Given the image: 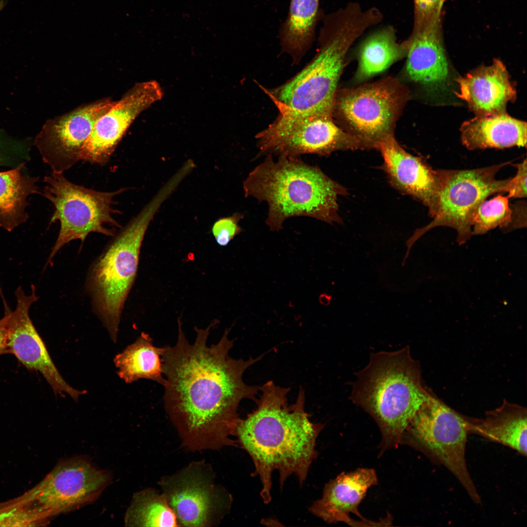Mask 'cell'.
Returning <instances> with one entry per match:
<instances>
[{"label":"cell","instance_id":"6da1fadb","mask_svg":"<svg viewBox=\"0 0 527 527\" xmlns=\"http://www.w3.org/2000/svg\"><path fill=\"white\" fill-rule=\"evenodd\" d=\"M178 323L174 346H166L162 355L165 376L164 407L185 449L191 451L220 450L237 445L234 436L240 419L238 409L245 399L257 400L260 386L243 381L245 371L262 359L247 360L229 356L233 340L226 329L219 343L207 345L214 322L206 328L195 327L191 344Z\"/></svg>","mask_w":527,"mask_h":527},{"label":"cell","instance_id":"4dcf8cb0","mask_svg":"<svg viewBox=\"0 0 527 527\" xmlns=\"http://www.w3.org/2000/svg\"><path fill=\"white\" fill-rule=\"evenodd\" d=\"M242 215L235 213L233 215L220 218L214 223L212 234L217 242L221 246H226L238 234L242 231L239 225Z\"/></svg>","mask_w":527,"mask_h":527},{"label":"cell","instance_id":"4fadbf2b","mask_svg":"<svg viewBox=\"0 0 527 527\" xmlns=\"http://www.w3.org/2000/svg\"><path fill=\"white\" fill-rule=\"evenodd\" d=\"M110 473L82 457L59 462L32 492L36 517L44 520L95 501L109 484Z\"/></svg>","mask_w":527,"mask_h":527},{"label":"cell","instance_id":"30bf717a","mask_svg":"<svg viewBox=\"0 0 527 527\" xmlns=\"http://www.w3.org/2000/svg\"><path fill=\"white\" fill-rule=\"evenodd\" d=\"M276 107V118L255 136L259 155L299 158L304 154L328 156L339 150L371 149L342 129L332 117Z\"/></svg>","mask_w":527,"mask_h":527},{"label":"cell","instance_id":"cb8c5ba5","mask_svg":"<svg viewBox=\"0 0 527 527\" xmlns=\"http://www.w3.org/2000/svg\"><path fill=\"white\" fill-rule=\"evenodd\" d=\"M24 167L0 172V227L8 232L28 220V198L41 195L38 185L39 177L25 173Z\"/></svg>","mask_w":527,"mask_h":527},{"label":"cell","instance_id":"f1b7e54d","mask_svg":"<svg viewBox=\"0 0 527 527\" xmlns=\"http://www.w3.org/2000/svg\"><path fill=\"white\" fill-rule=\"evenodd\" d=\"M32 144L30 138H16L0 130V167L25 166L31 160Z\"/></svg>","mask_w":527,"mask_h":527},{"label":"cell","instance_id":"8fae6325","mask_svg":"<svg viewBox=\"0 0 527 527\" xmlns=\"http://www.w3.org/2000/svg\"><path fill=\"white\" fill-rule=\"evenodd\" d=\"M510 162L465 170L437 169L441 182L437 211L433 220L416 229L407 240L405 263L414 243L427 231L437 226H447L457 233L461 245L472 236V221L479 205L489 196L506 192L510 178L498 180L496 175Z\"/></svg>","mask_w":527,"mask_h":527},{"label":"cell","instance_id":"52a82bcc","mask_svg":"<svg viewBox=\"0 0 527 527\" xmlns=\"http://www.w3.org/2000/svg\"><path fill=\"white\" fill-rule=\"evenodd\" d=\"M410 98L408 87L400 78L392 77L338 89L332 119L344 131L377 149L394 137L397 123Z\"/></svg>","mask_w":527,"mask_h":527},{"label":"cell","instance_id":"ba28073f","mask_svg":"<svg viewBox=\"0 0 527 527\" xmlns=\"http://www.w3.org/2000/svg\"><path fill=\"white\" fill-rule=\"evenodd\" d=\"M468 434L465 416L454 411L432 393L416 411L402 437L406 444L446 467L459 480L471 500L481 504L468 470L466 445Z\"/></svg>","mask_w":527,"mask_h":527},{"label":"cell","instance_id":"7402d4cb","mask_svg":"<svg viewBox=\"0 0 527 527\" xmlns=\"http://www.w3.org/2000/svg\"><path fill=\"white\" fill-rule=\"evenodd\" d=\"M468 433L482 436L527 456V408L504 400L484 418L465 416Z\"/></svg>","mask_w":527,"mask_h":527},{"label":"cell","instance_id":"277c9868","mask_svg":"<svg viewBox=\"0 0 527 527\" xmlns=\"http://www.w3.org/2000/svg\"><path fill=\"white\" fill-rule=\"evenodd\" d=\"M243 182L245 197L265 202L268 205L265 223L279 231L287 219L312 218L325 223H342L337 200L346 189L327 176L317 165L299 158L267 154Z\"/></svg>","mask_w":527,"mask_h":527},{"label":"cell","instance_id":"1f68e13d","mask_svg":"<svg viewBox=\"0 0 527 527\" xmlns=\"http://www.w3.org/2000/svg\"><path fill=\"white\" fill-rule=\"evenodd\" d=\"M527 160L514 164L517 172L514 177L510 178L507 187V196L509 198H524L527 197Z\"/></svg>","mask_w":527,"mask_h":527},{"label":"cell","instance_id":"836d02e7","mask_svg":"<svg viewBox=\"0 0 527 527\" xmlns=\"http://www.w3.org/2000/svg\"><path fill=\"white\" fill-rule=\"evenodd\" d=\"M6 4V1L5 0H0V13L4 8Z\"/></svg>","mask_w":527,"mask_h":527},{"label":"cell","instance_id":"f546056e","mask_svg":"<svg viewBox=\"0 0 527 527\" xmlns=\"http://www.w3.org/2000/svg\"><path fill=\"white\" fill-rule=\"evenodd\" d=\"M445 0H413V24L412 31L419 30L434 20L442 18Z\"/></svg>","mask_w":527,"mask_h":527},{"label":"cell","instance_id":"2e32d148","mask_svg":"<svg viewBox=\"0 0 527 527\" xmlns=\"http://www.w3.org/2000/svg\"><path fill=\"white\" fill-rule=\"evenodd\" d=\"M162 95L156 81L135 84L96 122L83 146L81 160L106 163L136 118Z\"/></svg>","mask_w":527,"mask_h":527},{"label":"cell","instance_id":"d6a6232c","mask_svg":"<svg viewBox=\"0 0 527 527\" xmlns=\"http://www.w3.org/2000/svg\"><path fill=\"white\" fill-rule=\"evenodd\" d=\"M8 353L7 345L6 316L0 319V355Z\"/></svg>","mask_w":527,"mask_h":527},{"label":"cell","instance_id":"44dd1931","mask_svg":"<svg viewBox=\"0 0 527 527\" xmlns=\"http://www.w3.org/2000/svg\"><path fill=\"white\" fill-rule=\"evenodd\" d=\"M460 129L462 142L469 150L527 146V123L506 112L476 115Z\"/></svg>","mask_w":527,"mask_h":527},{"label":"cell","instance_id":"e0dca14e","mask_svg":"<svg viewBox=\"0 0 527 527\" xmlns=\"http://www.w3.org/2000/svg\"><path fill=\"white\" fill-rule=\"evenodd\" d=\"M442 19L412 31L402 42L406 61L402 81L414 84L431 92L440 90L450 78V68L445 48Z\"/></svg>","mask_w":527,"mask_h":527},{"label":"cell","instance_id":"3957f363","mask_svg":"<svg viewBox=\"0 0 527 527\" xmlns=\"http://www.w3.org/2000/svg\"><path fill=\"white\" fill-rule=\"evenodd\" d=\"M383 18L378 8H364L353 1L324 15L318 47L311 61L281 85L272 88L259 86L275 106L332 118L338 83L350 47Z\"/></svg>","mask_w":527,"mask_h":527},{"label":"cell","instance_id":"4316f807","mask_svg":"<svg viewBox=\"0 0 527 527\" xmlns=\"http://www.w3.org/2000/svg\"><path fill=\"white\" fill-rule=\"evenodd\" d=\"M124 519L129 527H179L162 494L152 488L134 494Z\"/></svg>","mask_w":527,"mask_h":527},{"label":"cell","instance_id":"603a6c76","mask_svg":"<svg viewBox=\"0 0 527 527\" xmlns=\"http://www.w3.org/2000/svg\"><path fill=\"white\" fill-rule=\"evenodd\" d=\"M320 0H291L287 16L279 32L281 51L298 64L311 48L316 28L324 16Z\"/></svg>","mask_w":527,"mask_h":527},{"label":"cell","instance_id":"d4e9b609","mask_svg":"<svg viewBox=\"0 0 527 527\" xmlns=\"http://www.w3.org/2000/svg\"><path fill=\"white\" fill-rule=\"evenodd\" d=\"M357 56L358 65L353 80L362 84L405 58V50L397 41L394 28L387 25L366 37L360 44Z\"/></svg>","mask_w":527,"mask_h":527},{"label":"cell","instance_id":"83f0119b","mask_svg":"<svg viewBox=\"0 0 527 527\" xmlns=\"http://www.w3.org/2000/svg\"><path fill=\"white\" fill-rule=\"evenodd\" d=\"M508 198L498 195L484 201L476 210L472 221V235H483L497 227L511 229L513 211Z\"/></svg>","mask_w":527,"mask_h":527},{"label":"cell","instance_id":"d6986e66","mask_svg":"<svg viewBox=\"0 0 527 527\" xmlns=\"http://www.w3.org/2000/svg\"><path fill=\"white\" fill-rule=\"evenodd\" d=\"M377 482L376 473L371 468L342 473L325 485L322 497L312 505L309 510L329 524L342 522L351 526H366L350 515L352 513L362 520H369L360 514L358 507L367 490Z\"/></svg>","mask_w":527,"mask_h":527},{"label":"cell","instance_id":"8992f818","mask_svg":"<svg viewBox=\"0 0 527 527\" xmlns=\"http://www.w3.org/2000/svg\"><path fill=\"white\" fill-rule=\"evenodd\" d=\"M168 198L160 189L113 239L92 265L87 289L95 312L114 342L122 310L135 281L141 245L150 222Z\"/></svg>","mask_w":527,"mask_h":527},{"label":"cell","instance_id":"7a4b0ae2","mask_svg":"<svg viewBox=\"0 0 527 527\" xmlns=\"http://www.w3.org/2000/svg\"><path fill=\"white\" fill-rule=\"evenodd\" d=\"M289 391L271 381L260 386L256 409L239 419L235 431L237 443L252 460L265 504L271 500L274 471L279 473L281 488L292 474L301 486L304 484L317 456L316 439L324 426L310 421L304 409V390H300L296 402L291 405L287 398Z\"/></svg>","mask_w":527,"mask_h":527},{"label":"cell","instance_id":"7c38bea8","mask_svg":"<svg viewBox=\"0 0 527 527\" xmlns=\"http://www.w3.org/2000/svg\"><path fill=\"white\" fill-rule=\"evenodd\" d=\"M158 484L179 527L215 526L230 511L232 496L216 483L215 472L204 461L162 476Z\"/></svg>","mask_w":527,"mask_h":527},{"label":"cell","instance_id":"ffe728a7","mask_svg":"<svg viewBox=\"0 0 527 527\" xmlns=\"http://www.w3.org/2000/svg\"><path fill=\"white\" fill-rule=\"evenodd\" d=\"M456 81L459 92L455 94L476 115L506 112L507 103L516 98L506 67L498 59H494L489 66L479 67L458 78Z\"/></svg>","mask_w":527,"mask_h":527},{"label":"cell","instance_id":"ac0fdd59","mask_svg":"<svg viewBox=\"0 0 527 527\" xmlns=\"http://www.w3.org/2000/svg\"><path fill=\"white\" fill-rule=\"evenodd\" d=\"M377 149L382 154L383 167L390 184L421 202L433 218L437 211L441 189L437 170L405 151L394 137L381 143Z\"/></svg>","mask_w":527,"mask_h":527},{"label":"cell","instance_id":"9c48e42d","mask_svg":"<svg viewBox=\"0 0 527 527\" xmlns=\"http://www.w3.org/2000/svg\"><path fill=\"white\" fill-rule=\"evenodd\" d=\"M45 185L41 195L53 205L50 224L59 221L60 230L48 258L50 262L58 251L69 242H83L87 235L96 232L108 236L115 235L114 228H121L113 214L119 212L112 205L114 198L125 191L101 192L85 188L68 181L63 173L52 172L44 177Z\"/></svg>","mask_w":527,"mask_h":527},{"label":"cell","instance_id":"484cf974","mask_svg":"<svg viewBox=\"0 0 527 527\" xmlns=\"http://www.w3.org/2000/svg\"><path fill=\"white\" fill-rule=\"evenodd\" d=\"M165 348L154 346L150 336L142 332L134 343L114 358L118 375L127 384L146 379L164 386L165 379L162 376L161 356Z\"/></svg>","mask_w":527,"mask_h":527},{"label":"cell","instance_id":"5bb4252c","mask_svg":"<svg viewBox=\"0 0 527 527\" xmlns=\"http://www.w3.org/2000/svg\"><path fill=\"white\" fill-rule=\"evenodd\" d=\"M115 102L109 98L100 99L44 123L33 144L52 172L63 173L81 160L83 146L95 124Z\"/></svg>","mask_w":527,"mask_h":527},{"label":"cell","instance_id":"5b68a950","mask_svg":"<svg viewBox=\"0 0 527 527\" xmlns=\"http://www.w3.org/2000/svg\"><path fill=\"white\" fill-rule=\"evenodd\" d=\"M356 376L351 399L377 423L382 447L401 444L411 419L431 394L423 385L420 364L409 347L372 354Z\"/></svg>","mask_w":527,"mask_h":527},{"label":"cell","instance_id":"9a60e30c","mask_svg":"<svg viewBox=\"0 0 527 527\" xmlns=\"http://www.w3.org/2000/svg\"><path fill=\"white\" fill-rule=\"evenodd\" d=\"M17 305L14 311L5 307L7 345L8 353L15 355L27 369L39 371L50 385L56 394H67L78 401L86 391L75 389L61 377L47 351L42 339L31 320L29 310L37 300L35 288L26 295L20 287L16 290Z\"/></svg>","mask_w":527,"mask_h":527}]
</instances>
